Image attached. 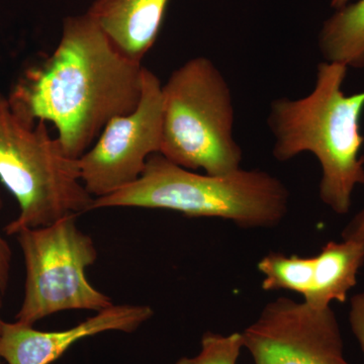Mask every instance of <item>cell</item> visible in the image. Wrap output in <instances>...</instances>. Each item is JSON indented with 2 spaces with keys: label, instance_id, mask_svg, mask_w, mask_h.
<instances>
[{
  "label": "cell",
  "instance_id": "obj_18",
  "mask_svg": "<svg viewBox=\"0 0 364 364\" xmlns=\"http://www.w3.org/2000/svg\"><path fill=\"white\" fill-rule=\"evenodd\" d=\"M347 4H349V0H331V7L335 11L346 6Z\"/></svg>",
  "mask_w": 364,
  "mask_h": 364
},
{
  "label": "cell",
  "instance_id": "obj_8",
  "mask_svg": "<svg viewBox=\"0 0 364 364\" xmlns=\"http://www.w3.org/2000/svg\"><path fill=\"white\" fill-rule=\"evenodd\" d=\"M254 364H351L331 306L279 298L242 333Z\"/></svg>",
  "mask_w": 364,
  "mask_h": 364
},
{
  "label": "cell",
  "instance_id": "obj_10",
  "mask_svg": "<svg viewBox=\"0 0 364 364\" xmlns=\"http://www.w3.org/2000/svg\"><path fill=\"white\" fill-rule=\"evenodd\" d=\"M169 0H97L87 14L117 51L142 63L161 28Z\"/></svg>",
  "mask_w": 364,
  "mask_h": 364
},
{
  "label": "cell",
  "instance_id": "obj_2",
  "mask_svg": "<svg viewBox=\"0 0 364 364\" xmlns=\"http://www.w3.org/2000/svg\"><path fill=\"white\" fill-rule=\"evenodd\" d=\"M347 70L344 64L321 62L313 90L298 100L277 98L267 117L273 157L287 162L308 152L317 158L321 200L338 215L350 210L354 189L364 184V91L344 92Z\"/></svg>",
  "mask_w": 364,
  "mask_h": 364
},
{
  "label": "cell",
  "instance_id": "obj_9",
  "mask_svg": "<svg viewBox=\"0 0 364 364\" xmlns=\"http://www.w3.org/2000/svg\"><path fill=\"white\" fill-rule=\"evenodd\" d=\"M148 306L112 305L64 331L45 332L32 325L4 322L0 333V358L9 364H51L76 342L100 333H133L153 317Z\"/></svg>",
  "mask_w": 364,
  "mask_h": 364
},
{
  "label": "cell",
  "instance_id": "obj_1",
  "mask_svg": "<svg viewBox=\"0 0 364 364\" xmlns=\"http://www.w3.org/2000/svg\"><path fill=\"white\" fill-rule=\"evenodd\" d=\"M144 69L90 14L69 16L56 49L26 69L7 100L26 123L54 124L67 156L79 159L111 119L135 111Z\"/></svg>",
  "mask_w": 364,
  "mask_h": 364
},
{
  "label": "cell",
  "instance_id": "obj_16",
  "mask_svg": "<svg viewBox=\"0 0 364 364\" xmlns=\"http://www.w3.org/2000/svg\"><path fill=\"white\" fill-rule=\"evenodd\" d=\"M4 207L1 191H0V210ZM11 267V249L6 239L0 235V287L6 293L9 284Z\"/></svg>",
  "mask_w": 364,
  "mask_h": 364
},
{
  "label": "cell",
  "instance_id": "obj_4",
  "mask_svg": "<svg viewBox=\"0 0 364 364\" xmlns=\"http://www.w3.org/2000/svg\"><path fill=\"white\" fill-rule=\"evenodd\" d=\"M159 154L183 168L225 176L241 168L231 88L212 60L195 57L162 85Z\"/></svg>",
  "mask_w": 364,
  "mask_h": 364
},
{
  "label": "cell",
  "instance_id": "obj_13",
  "mask_svg": "<svg viewBox=\"0 0 364 364\" xmlns=\"http://www.w3.org/2000/svg\"><path fill=\"white\" fill-rule=\"evenodd\" d=\"M315 258L287 256L280 252L267 254L258 263L264 291H294L304 299L312 291Z\"/></svg>",
  "mask_w": 364,
  "mask_h": 364
},
{
  "label": "cell",
  "instance_id": "obj_7",
  "mask_svg": "<svg viewBox=\"0 0 364 364\" xmlns=\"http://www.w3.org/2000/svg\"><path fill=\"white\" fill-rule=\"evenodd\" d=\"M162 112L161 81L145 68L135 111L111 119L78 159L81 181L93 198L112 195L138 181L149 157L161 149Z\"/></svg>",
  "mask_w": 364,
  "mask_h": 364
},
{
  "label": "cell",
  "instance_id": "obj_15",
  "mask_svg": "<svg viewBox=\"0 0 364 364\" xmlns=\"http://www.w3.org/2000/svg\"><path fill=\"white\" fill-rule=\"evenodd\" d=\"M349 323L352 333L358 340L364 358V291L356 294L351 299Z\"/></svg>",
  "mask_w": 364,
  "mask_h": 364
},
{
  "label": "cell",
  "instance_id": "obj_19",
  "mask_svg": "<svg viewBox=\"0 0 364 364\" xmlns=\"http://www.w3.org/2000/svg\"><path fill=\"white\" fill-rule=\"evenodd\" d=\"M4 291L0 287V310H1L2 306V296H4ZM4 322L2 321L1 317H0V333H1L2 327H4Z\"/></svg>",
  "mask_w": 364,
  "mask_h": 364
},
{
  "label": "cell",
  "instance_id": "obj_12",
  "mask_svg": "<svg viewBox=\"0 0 364 364\" xmlns=\"http://www.w3.org/2000/svg\"><path fill=\"white\" fill-rule=\"evenodd\" d=\"M318 47L325 61L364 70V0L336 9L323 23Z\"/></svg>",
  "mask_w": 364,
  "mask_h": 364
},
{
  "label": "cell",
  "instance_id": "obj_17",
  "mask_svg": "<svg viewBox=\"0 0 364 364\" xmlns=\"http://www.w3.org/2000/svg\"><path fill=\"white\" fill-rule=\"evenodd\" d=\"M344 232L346 236L364 241V210H361V212L352 220V222Z\"/></svg>",
  "mask_w": 364,
  "mask_h": 364
},
{
  "label": "cell",
  "instance_id": "obj_14",
  "mask_svg": "<svg viewBox=\"0 0 364 364\" xmlns=\"http://www.w3.org/2000/svg\"><path fill=\"white\" fill-rule=\"evenodd\" d=\"M242 348V333L225 336L208 332L203 335L200 353L195 358H182L176 364H237Z\"/></svg>",
  "mask_w": 364,
  "mask_h": 364
},
{
  "label": "cell",
  "instance_id": "obj_3",
  "mask_svg": "<svg viewBox=\"0 0 364 364\" xmlns=\"http://www.w3.org/2000/svg\"><path fill=\"white\" fill-rule=\"evenodd\" d=\"M289 193L277 177L258 169L225 176L200 174L152 155L138 181L104 198L92 210L145 208L173 210L193 218H219L241 228H272L286 217Z\"/></svg>",
  "mask_w": 364,
  "mask_h": 364
},
{
  "label": "cell",
  "instance_id": "obj_11",
  "mask_svg": "<svg viewBox=\"0 0 364 364\" xmlns=\"http://www.w3.org/2000/svg\"><path fill=\"white\" fill-rule=\"evenodd\" d=\"M314 258L313 289L304 301L317 309L329 308L333 301L345 303L358 284L364 263V241L343 238L329 242Z\"/></svg>",
  "mask_w": 364,
  "mask_h": 364
},
{
  "label": "cell",
  "instance_id": "obj_5",
  "mask_svg": "<svg viewBox=\"0 0 364 364\" xmlns=\"http://www.w3.org/2000/svg\"><path fill=\"white\" fill-rule=\"evenodd\" d=\"M0 181L20 205V215L4 227L9 236L92 210L95 198L81 181L78 159L67 156L45 121L26 123L4 97H0Z\"/></svg>",
  "mask_w": 364,
  "mask_h": 364
},
{
  "label": "cell",
  "instance_id": "obj_6",
  "mask_svg": "<svg viewBox=\"0 0 364 364\" xmlns=\"http://www.w3.org/2000/svg\"><path fill=\"white\" fill-rule=\"evenodd\" d=\"M16 236L26 270L25 298L16 321L33 326L62 311L100 312L114 305L86 279V268L97 261V250L90 235L76 225V215L21 230Z\"/></svg>",
  "mask_w": 364,
  "mask_h": 364
}]
</instances>
